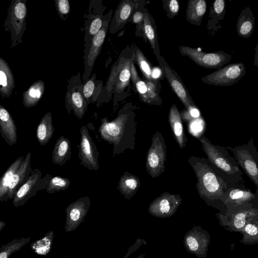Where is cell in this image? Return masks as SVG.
<instances>
[{"label":"cell","mask_w":258,"mask_h":258,"mask_svg":"<svg viewBox=\"0 0 258 258\" xmlns=\"http://www.w3.org/2000/svg\"><path fill=\"white\" fill-rule=\"evenodd\" d=\"M31 238L22 237L14 239L0 247V258H9L14 253L19 251L30 241Z\"/></svg>","instance_id":"35"},{"label":"cell","mask_w":258,"mask_h":258,"mask_svg":"<svg viewBox=\"0 0 258 258\" xmlns=\"http://www.w3.org/2000/svg\"><path fill=\"white\" fill-rule=\"evenodd\" d=\"M6 223L5 222L0 221V231H1L6 226Z\"/></svg>","instance_id":"46"},{"label":"cell","mask_w":258,"mask_h":258,"mask_svg":"<svg viewBox=\"0 0 258 258\" xmlns=\"http://www.w3.org/2000/svg\"><path fill=\"white\" fill-rule=\"evenodd\" d=\"M136 128L135 115L122 111L111 121L102 118L99 133L103 140L113 145V157H115L127 149L134 150Z\"/></svg>","instance_id":"1"},{"label":"cell","mask_w":258,"mask_h":258,"mask_svg":"<svg viewBox=\"0 0 258 258\" xmlns=\"http://www.w3.org/2000/svg\"><path fill=\"white\" fill-rule=\"evenodd\" d=\"M41 171L38 168L33 169L28 180L18 189L13 199L16 208L24 205L39 190L46 189L52 176L46 174L42 177Z\"/></svg>","instance_id":"9"},{"label":"cell","mask_w":258,"mask_h":258,"mask_svg":"<svg viewBox=\"0 0 258 258\" xmlns=\"http://www.w3.org/2000/svg\"><path fill=\"white\" fill-rule=\"evenodd\" d=\"M254 22L255 18L251 9L245 7L237 19L236 30L238 35L244 38L250 37L254 31Z\"/></svg>","instance_id":"22"},{"label":"cell","mask_w":258,"mask_h":258,"mask_svg":"<svg viewBox=\"0 0 258 258\" xmlns=\"http://www.w3.org/2000/svg\"><path fill=\"white\" fill-rule=\"evenodd\" d=\"M71 180L67 178L60 176H52L49 179L46 191L49 194H53L57 191H64L71 185Z\"/></svg>","instance_id":"37"},{"label":"cell","mask_w":258,"mask_h":258,"mask_svg":"<svg viewBox=\"0 0 258 258\" xmlns=\"http://www.w3.org/2000/svg\"><path fill=\"white\" fill-rule=\"evenodd\" d=\"M164 10L167 12V16L170 19L174 18L179 12V5L176 0H163Z\"/></svg>","instance_id":"40"},{"label":"cell","mask_w":258,"mask_h":258,"mask_svg":"<svg viewBox=\"0 0 258 258\" xmlns=\"http://www.w3.org/2000/svg\"><path fill=\"white\" fill-rule=\"evenodd\" d=\"M131 78L142 100L148 104L161 105L162 99L158 94L157 80L143 81L139 76L133 62L131 63Z\"/></svg>","instance_id":"15"},{"label":"cell","mask_w":258,"mask_h":258,"mask_svg":"<svg viewBox=\"0 0 258 258\" xmlns=\"http://www.w3.org/2000/svg\"><path fill=\"white\" fill-rule=\"evenodd\" d=\"M153 20L148 12L144 13L143 32L145 37L149 41L155 55L157 57L160 54L156 27Z\"/></svg>","instance_id":"27"},{"label":"cell","mask_w":258,"mask_h":258,"mask_svg":"<svg viewBox=\"0 0 258 258\" xmlns=\"http://www.w3.org/2000/svg\"><path fill=\"white\" fill-rule=\"evenodd\" d=\"M242 62L230 63L201 78L202 82L211 85L229 86L237 83L245 74Z\"/></svg>","instance_id":"8"},{"label":"cell","mask_w":258,"mask_h":258,"mask_svg":"<svg viewBox=\"0 0 258 258\" xmlns=\"http://www.w3.org/2000/svg\"><path fill=\"white\" fill-rule=\"evenodd\" d=\"M209 233L201 226H195L187 232L183 238V244L186 250L198 258L207 256L210 243Z\"/></svg>","instance_id":"11"},{"label":"cell","mask_w":258,"mask_h":258,"mask_svg":"<svg viewBox=\"0 0 258 258\" xmlns=\"http://www.w3.org/2000/svg\"><path fill=\"white\" fill-rule=\"evenodd\" d=\"M106 28H104L93 36L91 47L87 56V63L92 67L93 64L100 53L106 36Z\"/></svg>","instance_id":"31"},{"label":"cell","mask_w":258,"mask_h":258,"mask_svg":"<svg viewBox=\"0 0 258 258\" xmlns=\"http://www.w3.org/2000/svg\"><path fill=\"white\" fill-rule=\"evenodd\" d=\"M225 216L230 217L226 221L228 230L240 232L248 221L258 218V210L247 203L227 208Z\"/></svg>","instance_id":"14"},{"label":"cell","mask_w":258,"mask_h":258,"mask_svg":"<svg viewBox=\"0 0 258 258\" xmlns=\"http://www.w3.org/2000/svg\"><path fill=\"white\" fill-rule=\"evenodd\" d=\"M132 62L131 59H126L115 68L110 75L108 83L115 78V90L117 93L124 90L128 84L131 77V68Z\"/></svg>","instance_id":"24"},{"label":"cell","mask_w":258,"mask_h":258,"mask_svg":"<svg viewBox=\"0 0 258 258\" xmlns=\"http://www.w3.org/2000/svg\"><path fill=\"white\" fill-rule=\"evenodd\" d=\"M140 184L138 177L125 171L120 177L117 189L124 196V199L131 200L137 193Z\"/></svg>","instance_id":"23"},{"label":"cell","mask_w":258,"mask_h":258,"mask_svg":"<svg viewBox=\"0 0 258 258\" xmlns=\"http://www.w3.org/2000/svg\"><path fill=\"white\" fill-rule=\"evenodd\" d=\"M95 84L91 79L89 80L84 85L83 94L85 98H89L93 93Z\"/></svg>","instance_id":"43"},{"label":"cell","mask_w":258,"mask_h":258,"mask_svg":"<svg viewBox=\"0 0 258 258\" xmlns=\"http://www.w3.org/2000/svg\"><path fill=\"white\" fill-rule=\"evenodd\" d=\"M188 162L197 178L196 188L200 197L209 205H223L228 185L216 173L207 159L192 156Z\"/></svg>","instance_id":"2"},{"label":"cell","mask_w":258,"mask_h":258,"mask_svg":"<svg viewBox=\"0 0 258 258\" xmlns=\"http://www.w3.org/2000/svg\"><path fill=\"white\" fill-rule=\"evenodd\" d=\"M144 13L141 12H136L133 16V22L136 24L143 23Z\"/></svg>","instance_id":"45"},{"label":"cell","mask_w":258,"mask_h":258,"mask_svg":"<svg viewBox=\"0 0 258 258\" xmlns=\"http://www.w3.org/2000/svg\"><path fill=\"white\" fill-rule=\"evenodd\" d=\"M53 237V232L50 231L41 239L31 243L30 248L37 254L46 255L51 250Z\"/></svg>","instance_id":"33"},{"label":"cell","mask_w":258,"mask_h":258,"mask_svg":"<svg viewBox=\"0 0 258 258\" xmlns=\"http://www.w3.org/2000/svg\"><path fill=\"white\" fill-rule=\"evenodd\" d=\"M136 5L135 2L132 1H124L120 4L115 13L118 24L123 23L127 20Z\"/></svg>","instance_id":"38"},{"label":"cell","mask_w":258,"mask_h":258,"mask_svg":"<svg viewBox=\"0 0 258 258\" xmlns=\"http://www.w3.org/2000/svg\"><path fill=\"white\" fill-rule=\"evenodd\" d=\"M45 90L44 83L42 80L35 82L23 93V104L27 108L35 106L42 98Z\"/></svg>","instance_id":"28"},{"label":"cell","mask_w":258,"mask_h":258,"mask_svg":"<svg viewBox=\"0 0 258 258\" xmlns=\"http://www.w3.org/2000/svg\"><path fill=\"white\" fill-rule=\"evenodd\" d=\"M70 104L74 114L81 119L86 110L87 104L80 92L75 91L72 94Z\"/></svg>","instance_id":"36"},{"label":"cell","mask_w":258,"mask_h":258,"mask_svg":"<svg viewBox=\"0 0 258 258\" xmlns=\"http://www.w3.org/2000/svg\"><path fill=\"white\" fill-rule=\"evenodd\" d=\"M163 76L167 80L173 91L184 105L186 109L196 106L181 79L161 55L157 57Z\"/></svg>","instance_id":"12"},{"label":"cell","mask_w":258,"mask_h":258,"mask_svg":"<svg viewBox=\"0 0 258 258\" xmlns=\"http://www.w3.org/2000/svg\"><path fill=\"white\" fill-rule=\"evenodd\" d=\"M166 149L164 137L160 132L156 131L152 136L146 160V168L151 177L156 178L164 172Z\"/></svg>","instance_id":"6"},{"label":"cell","mask_w":258,"mask_h":258,"mask_svg":"<svg viewBox=\"0 0 258 258\" xmlns=\"http://www.w3.org/2000/svg\"><path fill=\"white\" fill-rule=\"evenodd\" d=\"M199 140L217 175L230 186L238 184L243 179V172L227 148L213 144L204 135Z\"/></svg>","instance_id":"3"},{"label":"cell","mask_w":258,"mask_h":258,"mask_svg":"<svg viewBox=\"0 0 258 258\" xmlns=\"http://www.w3.org/2000/svg\"><path fill=\"white\" fill-rule=\"evenodd\" d=\"M27 8L26 0H12L4 23L5 30L10 32V48L23 43L22 37L26 29Z\"/></svg>","instance_id":"4"},{"label":"cell","mask_w":258,"mask_h":258,"mask_svg":"<svg viewBox=\"0 0 258 258\" xmlns=\"http://www.w3.org/2000/svg\"><path fill=\"white\" fill-rule=\"evenodd\" d=\"M71 146L69 140L60 136L56 141L52 154V162L60 166L64 165L71 157Z\"/></svg>","instance_id":"25"},{"label":"cell","mask_w":258,"mask_h":258,"mask_svg":"<svg viewBox=\"0 0 258 258\" xmlns=\"http://www.w3.org/2000/svg\"><path fill=\"white\" fill-rule=\"evenodd\" d=\"M15 87V81L8 62L0 57V96L2 98L11 96Z\"/></svg>","instance_id":"21"},{"label":"cell","mask_w":258,"mask_h":258,"mask_svg":"<svg viewBox=\"0 0 258 258\" xmlns=\"http://www.w3.org/2000/svg\"><path fill=\"white\" fill-rule=\"evenodd\" d=\"M255 194L238 184L229 186L225 197L223 205L228 208L239 206L250 202L255 199Z\"/></svg>","instance_id":"18"},{"label":"cell","mask_w":258,"mask_h":258,"mask_svg":"<svg viewBox=\"0 0 258 258\" xmlns=\"http://www.w3.org/2000/svg\"><path fill=\"white\" fill-rule=\"evenodd\" d=\"M137 61L143 75L147 80L153 81L151 77L152 68L149 61L142 52L138 49L136 52Z\"/></svg>","instance_id":"39"},{"label":"cell","mask_w":258,"mask_h":258,"mask_svg":"<svg viewBox=\"0 0 258 258\" xmlns=\"http://www.w3.org/2000/svg\"><path fill=\"white\" fill-rule=\"evenodd\" d=\"M102 24V20L100 18H96L91 22L89 28L90 34L94 36L100 30Z\"/></svg>","instance_id":"42"},{"label":"cell","mask_w":258,"mask_h":258,"mask_svg":"<svg viewBox=\"0 0 258 258\" xmlns=\"http://www.w3.org/2000/svg\"><path fill=\"white\" fill-rule=\"evenodd\" d=\"M182 201L181 196L178 194L164 192L150 203L148 212L154 217L169 218L176 213Z\"/></svg>","instance_id":"13"},{"label":"cell","mask_w":258,"mask_h":258,"mask_svg":"<svg viewBox=\"0 0 258 258\" xmlns=\"http://www.w3.org/2000/svg\"><path fill=\"white\" fill-rule=\"evenodd\" d=\"M24 159V156L17 158L0 178V202L7 201L8 188L12 176L20 167Z\"/></svg>","instance_id":"30"},{"label":"cell","mask_w":258,"mask_h":258,"mask_svg":"<svg viewBox=\"0 0 258 258\" xmlns=\"http://www.w3.org/2000/svg\"><path fill=\"white\" fill-rule=\"evenodd\" d=\"M91 205L89 197H81L70 204L66 208V230H74L83 221Z\"/></svg>","instance_id":"16"},{"label":"cell","mask_w":258,"mask_h":258,"mask_svg":"<svg viewBox=\"0 0 258 258\" xmlns=\"http://www.w3.org/2000/svg\"><path fill=\"white\" fill-rule=\"evenodd\" d=\"M163 77V72L160 68L155 67L152 70L151 77L153 80H157L158 79Z\"/></svg>","instance_id":"44"},{"label":"cell","mask_w":258,"mask_h":258,"mask_svg":"<svg viewBox=\"0 0 258 258\" xmlns=\"http://www.w3.org/2000/svg\"><path fill=\"white\" fill-rule=\"evenodd\" d=\"M57 10L61 15L67 14L70 9V3L68 0H58L55 1Z\"/></svg>","instance_id":"41"},{"label":"cell","mask_w":258,"mask_h":258,"mask_svg":"<svg viewBox=\"0 0 258 258\" xmlns=\"http://www.w3.org/2000/svg\"><path fill=\"white\" fill-rule=\"evenodd\" d=\"M179 51L182 55L208 69H219L229 63L232 58L231 55L223 51L207 53L197 48L183 45L179 47Z\"/></svg>","instance_id":"7"},{"label":"cell","mask_w":258,"mask_h":258,"mask_svg":"<svg viewBox=\"0 0 258 258\" xmlns=\"http://www.w3.org/2000/svg\"><path fill=\"white\" fill-rule=\"evenodd\" d=\"M54 132L51 112L46 113L41 118L36 131L37 140L40 145H45Z\"/></svg>","instance_id":"29"},{"label":"cell","mask_w":258,"mask_h":258,"mask_svg":"<svg viewBox=\"0 0 258 258\" xmlns=\"http://www.w3.org/2000/svg\"><path fill=\"white\" fill-rule=\"evenodd\" d=\"M206 10L207 3L205 0L188 1L186 10L187 21L191 24L200 26Z\"/></svg>","instance_id":"26"},{"label":"cell","mask_w":258,"mask_h":258,"mask_svg":"<svg viewBox=\"0 0 258 258\" xmlns=\"http://www.w3.org/2000/svg\"><path fill=\"white\" fill-rule=\"evenodd\" d=\"M225 13V1H214L210 8L207 28L210 29L211 26L214 27V25L218 24L219 22L223 19Z\"/></svg>","instance_id":"34"},{"label":"cell","mask_w":258,"mask_h":258,"mask_svg":"<svg viewBox=\"0 0 258 258\" xmlns=\"http://www.w3.org/2000/svg\"><path fill=\"white\" fill-rule=\"evenodd\" d=\"M31 153L28 152L17 171L12 176L7 193V201L13 200L18 189L29 179L32 168L31 166Z\"/></svg>","instance_id":"17"},{"label":"cell","mask_w":258,"mask_h":258,"mask_svg":"<svg viewBox=\"0 0 258 258\" xmlns=\"http://www.w3.org/2000/svg\"><path fill=\"white\" fill-rule=\"evenodd\" d=\"M81 138L78 157L80 164L88 169L97 171L99 167V152L86 125L80 128Z\"/></svg>","instance_id":"10"},{"label":"cell","mask_w":258,"mask_h":258,"mask_svg":"<svg viewBox=\"0 0 258 258\" xmlns=\"http://www.w3.org/2000/svg\"><path fill=\"white\" fill-rule=\"evenodd\" d=\"M227 149L233 153L237 165L258 187V152L252 138L247 143Z\"/></svg>","instance_id":"5"},{"label":"cell","mask_w":258,"mask_h":258,"mask_svg":"<svg viewBox=\"0 0 258 258\" xmlns=\"http://www.w3.org/2000/svg\"><path fill=\"white\" fill-rule=\"evenodd\" d=\"M240 233L242 234V238L240 241L241 243L247 245L257 243V218L248 221Z\"/></svg>","instance_id":"32"},{"label":"cell","mask_w":258,"mask_h":258,"mask_svg":"<svg viewBox=\"0 0 258 258\" xmlns=\"http://www.w3.org/2000/svg\"><path fill=\"white\" fill-rule=\"evenodd\" d=\"M168 121L176 142L180 149H183L186 146L187 139L184 132L179 111L175 104L170 108Z\"/></svg>","instance_id":"20"},{"label":"cell","mask_w":258,"mask_h":258,"mask_svg":"<svg viewBox=\"0 0 258 258\" xmlns=\"http://www.w3.org/2000/svg\"><path fill=\"white\" fill-rule=\"evenodd\" d=\"M0 133L10 146L17 142V126L8 110L0 104Z\"/></svg>","instance_id":"19"}]
</instances>
